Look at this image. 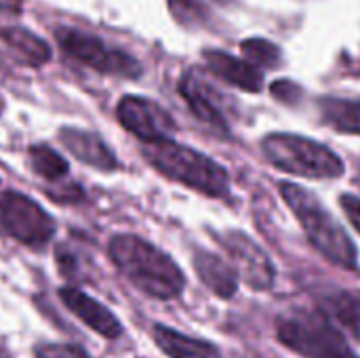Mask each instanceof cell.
Masks as SVG:
<instances>
[{
	"mask_svg": "<svg viewBox=\"0 0 360 358\" xmlns=\"http://www.w3.org/2000/svg\"><path fill=\"white\" fill-rule=\"evenodd\" d=\"M179 93L194 112L198 120L205 124L226 133L228 131V120L224 112V99L221 93L198 72V70H188L181 80H179Z\"/></svg>",
	"mask_w": 360,
	"mask_h": 358,
	"instance_id": "30bf717a",
	"label": "cell"
},
{
	"mask_svg": "<svg viewBox=\"0 0 360 358\" xmlns=\"http://www.w3.org/2000/svg\"><path fill=\"white\" fill-rule=\"evenodd\" d=\"M340 205H342L344 213L348 215V219L352 222V226L360 232V196H354V194H342V196H340Z\"/></svg>",
	"mask_w": 360,
	"mask_h": 358,
	"instance_id": "cb8c5ba5",
	"label": "cell"
},
{
	"mask_svg": "<svg viewBox=\"0 0 360 358\" xmlns=\"http://www.w3.org/2000/svg\"><path fill=\"white\" fill-rule=\"evenodd\" d=\"M59 298H61L63 306L95 333H99L108 340H118L122 335L120 321L103 304H99L84 291H80L76 287H63V289H59Z\"/></svg>",
	"mask_w": 360,
	"mask_h": 358,
	"instance_id": "8fae6325",
	"label": "cell"
},
{
	"mask_svg": "<svg viewBox=\"0 0 360 358\" xmlns=\"http://www.w3.org/2000/svg\"><path fill=\"white\" fill-rule=\"evenodd\" d=\"M36 358H89V354L72 344H40L36 346Z\"/></svg>",
	"mask_w": 360,
	"mask_h": 358,
	"instance_id": "44dd1931",
	"label": "cell"
},
{
	"mask_svg": "<svg viewBox=\"0 0 360 358\" xmlns=\"http://www.w3.org/2000/svg\"><path fill=\"white\" fill-rule=\"evenodd\" d=\"M116 116H118V122L129 133H133L135 137L148 143L167 141L177 129L173 116L162 106H158L156 101L148 97H137V95L122 97L118 101Z\"/></svg>",
	"mask_w": 360,
	"mask_h": 358,
	"instance_id": "ba28073f",
	"label": "cell"
},
{
	"mask_svg": "<svg viewBox=\"0 0 360 358\" xmlns=\"http://www.w3.org/2000/svg\"><path fill=\"white\" fill-rule=\"evenodd\" d=\"M2 38L6 40V44L25 61V63H34L40 65L51 57V51L46 46V42L42 38H38L36 34L21 30V27H11L2 32Z\"/></svg>",
	"mask_w": 360,
	"mask_h": 358,
	"instance_id": "e0dca14e",
	"label": "cell"
},
{
	"mask_svg": "<svg viewBox=\"0 0 360 358\" xmlns=\"http://www.w3.org/2000/svg\"><path fill=\"white\" fill-rule=\"evenodd\" d=\"M321 116L338 133L360 135V101L325 97L321 99Z\"/></svg>",
	"mask_w": 360,
	"mask_h": 358,
	"instance_id": "2e32d148",
	"label": "cell"
},
{
	"mask_svg": "<svg viewBox=\"0 0 360 358\" xmlns=\"http://www.w3.org/2000/svg\"><path fill=\"white\" fill-rule=\"evenodd\" d=\"M327 310L344 329H348L360 340V293L340 291L331 295L327 302Z\"/></svg>",
	"mask_w": 360,
	"mask_h": 358,
	"instance_id": "ac0fdd59",
	"label": "cell"
},
{
	"mask_svg": "<svg viewBox=\"0 0 360 358\" xmlns=\"http://www.w3.org/2000/svg\"><path fill=\"white\" fill-rule=\"evenodd\" d=\"M30 160H32V167L34 171L49 179V181H59L68 175L70 167H68V160L57 154L55 150H51L49 146H32L30 148Z\"/></svg>",
	"mask_w": 360,
	"mask_h": 358,
	"instance_id": "d6986e66",
	"label": "cell"
},
{
	"mask_svg": "<svg viewBox=\"0 0 360 358\" xmlns=\"http://www.w3.org/2000/svg\"><path fill=\"white\" fill-rule=\"evenodd\" d=\"M278 342L304 358H359L346 338L319 314H291L276 325Z\"/></svg>",
	"mask_w": 360,
	"mask_h": 358,
	"instance_id": "5b68a950",
	"label": "cell"
},
{
	"mask_svg": "<svg viewBox=\"0 0 360 358\" xmlns=\"http://www.w3.org/2000/svg\"><path fill=\"white\" fill-rule=\"evenodd\" d=\"M143 156L165 177L205 196L221 198L230 190L228 171L207 154L192 150L188 146L175 143L171 139L148 143L143 148Z\"/></svg>",
	"mask_w": 360,
	"mask_h": 358,
	"instance_id": "3957f363",
	"label": "cell"
},
{
	"mask_svg": "<svg viewBox=\"0 0 360 358\" xmlns=\"http://www.w3.org/2000/svg\"><path fill=\"white\" fill-rule=\"evenodd\" d=\"M175 17L181 23H196L202 19V6L198 4V0H169Z\"/></svg>",
	"mask_w": 360,
	"mask_h": 358,
	"instance_id": "7402d4cb",
	"label": "cell"
},
{
	"mask_svg": "<svg viewBox=\"0 0 360 358\" xmlns=\"http://www.w3.org/2000/svg\"><path fill=\"white\" fill-rule=\"evenodd\" d=\"M245 61L259 68H276L281 63V49L264 38H249L240 44Z\"/></svg>",
	"mask_w": 360,
	"mask_h": 358,
	"instance_id": "ffe728a7",
	"label": "cell"
},
{
	"mask_svg": "<svg viewBox=\"0 0 360 358\" xmlns=\"http://www.w3.org/2000/svg\"><path fill=\"white\" fill-rule=\"evenodd\" d=\"M57 38H59L61 49L68 55L95 68L97 72L124 76V78H135L141 74V65L135 57H131L122 49H114V46L105 44L101 38L89 34V32L63 27L57 32Z\"/></svg>",
	"mask_w": 360,
	"mask_h": 358,
	"instance_id": "52a82bcc",
	"label": "cell"
},
{
	"mask_svg": "<svg viewBox=\"0 0 360 358\" xmlns=\"http://www.w3.org/2000/svg\"><path fill=\"white\" fill-rule=\"evenodd\" d=\"M281 194L293 215L300 219L310 245L331 264L352 270L356 268V247L342 224L323 207V203L297 184L283 181Z\"/></svg>",
	"mask_w": 360,
	"mask_h": 358,
	"instance_id": "7a4b0ae2",
	"label": "cell"
},
{
	"mask_svg": "<svg viewBox=\"0 0 360 358\" xmlns=\"http://www.w3.org/2000/svg\"><path fill=\"white\" fill-rule=\"evenodd\" d=\"M152 335L156 346L169 358H224L213 344L184 335L165 325H156L152 329Z\"/></svg>",
	"mask_w": 360,
	"mask_h": 358,
	"instance_id": "9a60e30c",
	"label": "cell"
},
{
	"mask_svg": "<svg viewBox=\"0 0 360 358\" xmlns=\"http://www.w3.org/2000/svg\"><path fill=\"white\" fill-rule=\"evenodd\" d=\"M59 141L84 165L99 169V171H114L118 169V158L114 152L105 146V141L91 131L63 127L59 131Z\"/></svg>",
	"mask_w": 360,
	"mask_h": 358,
	"instance_id": "7c38bea8",
	"label": "cell"
},
{
	"mask_svg": "<svg viewBox=\"0 0 360 358\" xmlns=\"http://www.w3.org/2000/svg\"><path fill=\"white\" fill-rule=\"evenodd\" d=\"M217 243L226 249L230 260L234 262V270L238 279L243 276L249 287L255 291H266L274 285V266L268 255L243 232H224Z\"/></svg>",
	"mask_w": 360,
	"mask_h": 358,
	"instance_id": "9c48e42d",
	"label": "cell"
},
{
	"mask_svg": "<svg viewBox=\"0 0 360 358\" xmlns=\"http://www.w3.org/2000/svg\"><path fill=\"white\" fill-rule=\"evenodd\" d=\"M194 268L202 285L213 291L217 298H232L238 289V274L236 270L224 262L219 255L209 253V251H198L194 255Z\"/></svg>",
	"mask_w": 360,
	"mask_h": 358,
	"instance_id": "5bb4252c",
	"label": "cell"
},
{
	"mask_svg": "<svg viewBox=\"0 0 360 358\" xmlns=\"http://www.w3.org/2000/svg\"><path fill=\"white\" fill-rule=\"evenodd\" d=\"M205 63L207 68L217 76L221 78L224 82L236 87V89H243L247 93H257L262 91L264 87V76L262 72L251 65L249 61L245 59H238L230 53H224V51H205Z\"/></svg>",
	"mask_w": 360,
	"mask_h": 358,
	"instance_id": "4fadbf2b",
	"label": "cell"
},
{
	"mask_svg": "<svg viewBox=\"0 0 360 358\" xmlns=\"http://www.w3.org/2000/svg\"><path fill=\"white\" fill-rule=\"evenodd\" d=\"M264 156L276 169L308 177V179H335L344 175L342 158L327 146L293 133H272L262 141Z\"/></svg>",
	"mask_w": 360,
	"mask_h": 358,
	"instance_id": "277c9868",
	"label": "cell"
},
{
	"mask_svg": "<svg viewBox=\"0 0 360 358\" xmlns=\"http://www.w3.org/2000/svg\"><path fill=\"white\" fill-rule=\"evenodd\" d=\"M0 230L27 247H42L55 234V219L19 192H0Z\"/></svg>",
	"mask_w": 360,
	"mask_h": 358,
	"instance_id": "8992f818",
	"label": "cell"
},
{
	"mask_svg": "<svg viewBox=\"0 0 360 358\" xmlns=\"http://www.w3.org/2000/svg\"><path fill=\"white\" fill-rule=\"evenodd\" d=\"M108 255L135 289L154 300H173L181 295L186 287L181 268L165 251L139 236H114L108 245Z\"/></svg>",
	"mask_w": 360,
	"mask_h": 358,
	"instance_id": "6da1fadb",
	"label": "cell"
},
{
	"mask_svg": "<svg viewBox=\"0 0 360 358\" xmlns=\"http://www.w3.org/2000/svg\"><path fill=\"white\" fill-rule=\"evenodd\" d=\"M272 95H274L276 99H281V101L293 103L295 99H300L302 89H300L295 82H291V80H278V82L272 84Z\"/></svg>",
	"mask_w": 360,
	"mask_h": 358,
	"instance_id": "603a6c76",
	"label": "cell"
}]
</instances>
